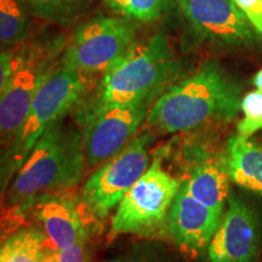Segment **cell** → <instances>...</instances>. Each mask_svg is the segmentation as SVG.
<instances>
[{
	"label": "cell",
	"mask_w": 262,
	"mask_h": 262,
	"mask_svg": "<svg viewBox=\"0 0 262 262\" xmlns=\"http://www.w3.org/2000/svg\"><path fill=\"white\" fill-rule=\"evenodd\" d=\"M241 91L220 66L208 62L157 98L147 124L160 134H176L231 122L241 111Z\"/></svg>",
	"instance_id": "cell-1"
},
{
	"label": "cell",
	"mask_w": 262,
	"mask_h": 262,
	"mask_svg": "<svg viewBox=\"0 0 262 262\" xmlns=\"http://www.w3.org/2000/svg\"><path fill=\"white\" fill-rule=\"evenodd\" d=\"M168 39L157 34L147 41H135L117 58L98 81L94 93L78 104L77 120L113 107L145 101L155 102L178 73Z\"/></svg>",
	"instance_id": "cell-2"
},
{
	"label": "cell",
	"mask_w": 262,
	"mask_h": 262,
	"mask_svg": "<svg viewBox=\"0 0 262 262\" xmlns=\"http://www.w3.org/2000/svg\"><path fill=\"white\" fill-rule=\"evenodd\" d=\"M85 163L81 131L60 120L39 137L0 204L18 209L26 216L29 204L38 196L77 185Z\"/></svg>",
	"instance_id": "cell-3"
},
{
	"label": "cell",
	"mask_w": 262,
	"mask_h": 262,
	"mask_svg": "<svg viewBox=\"0 0 262 262\" xmlns=\"http://www.w3.org/2000/svg\"><path fill=\"white\" fill-rule=\"evenodd\" d=\"M67 41L56 35L18 48L17 64L0 96V146L15 140L39 88L60 64Z\"/></svg>",
	"instance_id": "cell-4"
},
{
	"label": "cell",
	"mask_w": 262,
	"mask_h": 262,
	"mask_svg": "<svg viewBox=\"0 0 262 262\" xmlns=\"http://www.w3.org/2000/svg\"><path fill=\"white\" fill-rule=\"evenodd\" d=\"M181 183L163 169L162 158L156 157L117 206L108 238L123 234L140 237L168 234V215Z\"/></svg>",
	"instance_id": "cell-5"
},
{
	"label": "cell",
	"mask_w": 262,
	"mask_h": 262,
	"mask_svg": "<svg viewBox=\"0 0 262 262\" xmlns=\"http://www.w3.org/2000/svg\"><path fill=\"white\" fill-rule=\"evenodd\" d=\"M86 94L88 75L58 64L39 88L24 125L10 143L19 166L24 165L44 131L63 120L66 114L77 107Z\"/></svg>",
	"instance_id": "cell-6"
},
{
	"label": "cell",
	"mask_w": 262,
	"mask_h": 262,
	"mask_svg": "<svg viewBox=\"0 0 262 262\" xmlns=\"http://www.w3.org/2000/svg\"><path fill=\"white\" fill-rule=\"evenodd\" d=\"M152 141L150 133L139 134L85 182L80 198L95 219H106L148 169Z\"/></svg>",
	"instance_id": "cell-7"
},
{
	"label": "cell",
	"mask_w": 262,
	"mask_h": 262,
	"mask_svg": "<svg viewBox=\"0 0 262 262\" xmlns=\"http://www.w3.org/2000/svg\"><path fill=\"white\" fill-rule=\"evenodd\" d=\"M135 27L127 19L98 16L74 32L60 64L88 77L103 73L135 42Z\"/></svg>",
	"instance_id": "cell-8"
},
{
	"label": "cell",
	"mask_w": 262,
	"mask_h": 262,
	"mask_svg": "<svg viewBox=\"0 0 262 262\" xmlns=\"http://www.w3.org/2000/svg\"><path fill=\"white\" fill-rule=\"evenodd\" d=\"M152 104V101H145L108 108L77 120L83 136L88 165H100L122 150L135 137Z\"/></svg>",
	"instance_id": "cell-9"
},
{
	"label": "cell",
	"mask_w": 262,
	"mask_h": 262,
	"mask_svg": "<svg viewBox=\"0 0 262 262\" xmlns=\"http://www.w3.org/2000/svg\"><path fill=\"white\" fill-rule=\"evenodd\" d=\"M178 4L199 41L234 48L255 40L251 24L233 0H178Z\"/></svg>",
	"instance_id": "cell-10"
},
{
	"label": "cell",
	"mask_w": 262,
	"mask_h": 262,
	"mask_svg": "<svg viewBox=\"0 0 262 262\" xmlns=\"http://www.w3.org/2000/svg\"><path fill=\"white\" fill-rule=\"evenodd\" d=\"M209 262H258L261 228L257 212L235 194H229L227 209L208 247Z\"/></svg>",
	"instance_id": "cell-11"
},
{
	"label": "cell",
	"mask_w": 262,
	"mask_h": 262,
	"mask_svg": "<svg viewBox=\"0 0 262 262\" xmlns=\"http://www.w3.org/2000/svg\"><path fill=\"white\" fill-rule=\"evenodd\" d=\"M34 215L41 226L48 243L56 250L68 248L83 239H89L90 211L68 191L47 193L34 199L26 210Z\"/></svg>",
	"instance_id": "cell-12"
},
{
	"label": "cell",
	"mask_w": 262,
	"mask_h": 262,
	"mask_svg": "<svg viewBox=\"0 0 262 262\" xmlns=\"http://www.w3.org/2000/svg\"><path fill=\"white\" fill-rule=\"evenodd\" d=\"M224 212L196 201L182 182L170 208L166 232L182 253L201 256L208 251Z\"/></svg>",
	"instance_id": "cell-13"
},
{
	"label": "cell",
	"mask_w": 262,
	"mask_h": 262,
	"mask_svg": "<svg viewBox=\"0 0 262 262\" xmlns=\"http://www.w3.org/2000/svg\"><path fill=\"white\" fill-rule=\"evenodd\" d=\"M224 163L238 186L262 195V145L239 134L232 135Z\"/></svg>",
	"instance_id": "cell-14"
},
{
	"label": "cell",
	"mask_w": 262,
	"mask_h": 262,
	"mask_svg": "<svg viewBox=\"0 0 262 262\" xmlns=\"http://www.w3.org/2000/svg\"><path fill=\"white\" fill-rule=\"evenodd\" d=\"M229 178L225 163L206 160L198 164L192 170L185 185L189 194L196 201L215 209L217 211H225V206L228 202Z\"/></svg>",
	"instance_id": "cell-15"
},
{
	"label": "cell",
	"mask_w": 262,
	"mask_h": 262,
	"mask_svg": "<svg viewBox=\"0 0 262 262\" xmlns=\"http://www.w3.org/2000/svg\"><path fill=\"white\" fill-rule=\"evenodd\" d=\"M33 28L22 0H0V51L24 44Z\"/></svg>",
	"instance_id": "cell-16"
},
{
	"label": "cell",
	"mask_w": 262,
	"mask_h": 262,
	"mask_svg": "<svg viewBox=\"0 0 262 262\" xmlns=\"http://www.w3.org/2000/svg\"><path fill=\"white\" fill-rule=\"evenodd\" d=\"M47 237L41 228H21L0 247L2 262H41Z\"/></svg>",
	"instance_id": "cell-17"
},
{
	"label": "cell",
	"mask_w": 262,
	"mask_h": 262,
	"mask_svg": "<svg viewBox=\"0 0 262 262\" xmlns=\"http://www.w3.org/2000/svg\"><path fill=\"white\" fill-rule=\"evenodd\" d=\"M178 0H106L111 9L124 17L141 22L159 19Z\"/></svg>",
	"instance_id": "cell-18"
},
{
	"label": "cell",
	"mask_w": 262,
	"mask_h": 262,
	"mask_svg": "<svg viewBox=\"0 0 262 262\" xmlns=\"http://www.w3.org/2000/svg\"><path fill=\"white\" fill-rule=\"evenodd\" d=\"M22 3L34 17L63 21L77 15L89 0H22Z\"/></svg>",
	"instance_id": "cell-19"
},
{
	"label": "cell",
	"mask_w": 262,
	"mask_h": 262,
	"mask_svg": "<svg viewBox=\"0 0 262 262\" xmlns=\"http://www.w3.org/2000/svg\"><path fill=\"white\" fill-rule=\"evenodd\" d=\"M103 262H185L163 245L156 243L136 244L129 250Z\"/></svg>",
	"instance_id": "cell-20"
},
{
	"label": "cell",
	"mask_w": 262,
	"mask_h": 262,
	"mask_svg": "<svg viewBox=\"0 0 262 262\" xmlns=\"http://www.w3.org/2000/svg\"><path fill=\"white\" fill-rule=\"evenodd\" d=\"M241 110L244 118L238 123L237 134L250 137L262 129V93L251 91L242 98Z\"/></svg>",
	"instance_id": "cell-21"
},
{
	"label": "cell",
	"mask_w": 262,
	"mask_h": 262,
	"mask_svg": "<svg viewBox=\"0 0 262 262\" xmlns=\"http://www.w3.org/2000/svg\"><path fill=\"white\" fill-rule=\"evenodd\" d=\"M19 168L21 166L15 158L11 146H0V203Z\"/></svg>",
	"instance_id": "cell-22"
},
{
	"label": "cell",
	"mask_w": 262,
	"mask_h": 262,
	"mask_svg": "<svg viewBox=\"0 0 262 262\" xmlns=\"http://www.w3.org/2000/svg\"><path fill=\"white\" fill-rule=\"evenodd\" d=\"M18 61V49L0 51V96L4 93Z\"/></svg>",
	"instance_id": "cell-23"
},
{
	"label": "cell",
	"mask_w": 262,
	"mask_h": 262,
	"mask_svg": "<svg viewBox=\"0 0 262 262\" xmlns=\"http://www.w3.org/2000/svg\"><path fill=\"white\" fill-rule=\"evenodd\" d=\"M89 239H83L71 247L57 250V262H90Z\"/></svg>",
	"instance_id": "cell-24"
},
{
	"label": "cell",
	"mask_w": 262,
	"mask_h": 262,
	"mask_svg": "<svg viewBox=\"0 0 262 262\" xmlns=\"http://www.w3.org/2000/svg\"><path fill=\"white\" fill-rule=\"evenodd\" d=\"M251 26L262 35V0H233Z\"/></svg>",
	"instance_id": "cell-25"
},
{
	"label": "cell",
	"mask_w": 262,
	"mask_h": 262,
	"mask_svg": "<svg viewBox=\"0 0 262 262\" xmlns=\"http://www.w3.org/2000/svg\"><path fill=\"white\" fill-rule=\"evenodd\" d=\"M17 226L12 225L11 221H6V219L0 217V247L12 233L17 231Z\"/></svg>",
	"instance_id": "cell-26"
},
{
	"label": "cell",
	"mask_w": 262,
	"mask_h": 262,
	"mask_svg": "<svg viewBox=\"0 0 262 262\" xmlns=\"http://www.w3.org/2000/svg\"><path fill=\"white\" fill-rule=\"evenodd\" d=\"M41 262H57V250L52 248L51 245L48 243V241L47 245H45L44 254H42Z\"/></svg>",
	"instance_id": "cell-27"
},
{
	"label": "cell",
	"mask_w": 262,
	"mask_h": 262,
	"mask_svg": "<svg viewBox=\"0 0 262 262\" xmlns=\"http://www.w3.org/2000/svg\"><path fill=\"white\" fill-rule=\"evenodd\" d=\"M254 85L256 86V89L262 93V70L258 71V73L255 75L254 78Z\"/></svg>",
	"instance_id": "cell-28"
},
{
	"label": "cell",
	"mask_w": 262,
	"mask_h": 262,
	"mask_svg": "<svg viewBox=\"0 0 262 262\" xmlns=\"http://www.w3.org/2000/svg\"><path fill=\"white\" fill-rule=\"evenodd\" d=\"M0 262H2V260H0Z\"/></svg>",
	"instance_id": "cell-29"
}]
</instances>
